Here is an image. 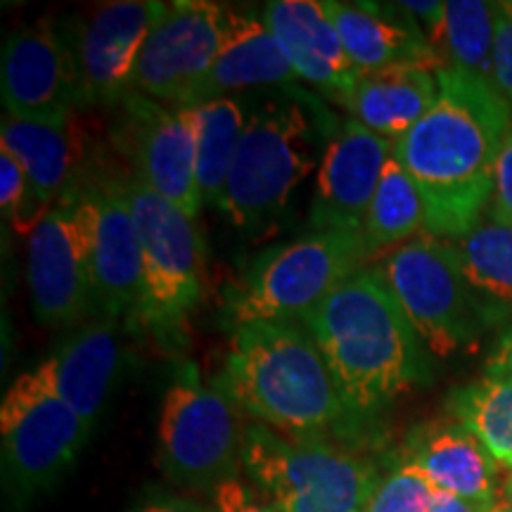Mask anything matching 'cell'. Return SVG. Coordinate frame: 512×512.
Listing matches in <instances>:
<instances>
[{
	"mask_svg": "<svg viewBox=\"0 0 512 512\" xmlns=\"http://www.w3.org/2000/svg\"><path fill=\"white\" fill-rule=\"evenodd\" d=\"M394 157L392 140L356 119L342 121L318 164L309 211L313 230L363 233L382 169Z\"/></svg>",
	"mask_w": 512,
	"mask_h": 512,
	"instance_id": "obj_16",
	"label": "cell"
},
{
	"mask_svg": "<svg viewBox=\"0 0 512 512\" xmlns=\"http://www.w3.org/2000/svg\"><path fill=\"white\" fill-rule=\"evenodd\" d=\"M211 505H214V512H280L240 477L216 486L211 494Z\"/></svg>",
	"mask_w": 512,
	"mask_h": 512,
	"instance_id": "obj_33",
	"label": "cell"
},
{
	"mask_svg": "<svg viewBox=\"0 0 512 512\" xmlns=\"http://www.w3.org/2000/svg\"><path fill=\"white\" fill-rule=\"evenodd\" d=\"M131 512H214V505L176 494H157L140 501Z\"/></svg>",
	"mask_w": 512,
	"mask_h": 512,
	"instance_id": "obj_35",
	"label": "cell"
},
{
	"mask_svg": "<svg viewBox=\"0 0 512 512\" xmlns=\"http://www.w3.org/2000/svg\"><path fill=\"white\" fill-rule=\"evenodd\" d=\"M221 375L245 415L287 437H325L351 415L311 332L294 320L230 330Z\"/></svg>",
	"mask_w": 512,
	"mask_h": 512,
	"instance_id": "obj_3",
	"label": "cell"
},
{
	"mask_svg": "<svg viewBox=\"0 0 512 512\" xmlns=\"http://www.w3.org/2000/svg\"><path fill=\"white\" fill-rule=\"evenodd\" d=\"M494 508L496 505L467 501V498L437 491V498H434L430 512H494Z\"/></svg>",
	"mask_w": 512,
	"mask_h": 512,
	"instance_id": "obj_37",
	"label": "cell"
},
{
	"mask_svg": "<svg viewBox=\"0 0 512 512\" xmlns=\"http://www.w3.org/2000/svg\"><path fill=\"white\" fill-rule=\"evenodd\" d=\"M0 98L8 117L60 119L81 110L72 31L43 17L5 38Z\"/></svg>",
	"mask_w": 512,
	"mask_h": 512,
	"instance_id": "obj_14",
	"label": "cell"
},
{
	"mask_svg": "<svg viewBox=\"0 0 512 512\" xmlns=\"http://www.w3.org/2000/svg\"><path fill=\"white\" fill-rule=\"evenodd\" d=\"M498 498H505V501H512V472L508 477H505V482L501 486V496Z\"/></svg>",
	"mask_w": 512,
	"mask_h": 512,
	"instance_id": "obj_38",
	"label": "cell"
},
{
	"mask_svg": "<svg viewBox=\"0 0 512 512\" xmlns=\"http://www.w3.org/2000/svg\"><path fill=\"white\" fill-rule=\"evenodd\" d=\"M93 211V285L98 318L140 320L145 302L143 247L119 176L88 183Z\"/></svg>",
	"mask_w": 512,
	"mask_h": 512,
	"instance_id": "obj_17",
	"label": "cell"
},
{
	"mask_svg": "<svg viewBox=\"0 0 512 512\" xmlns=\"http://www.w3.org/2000/svg\"><path fill=\"white\" fill-rule=\"evenodd\" d=\"M494 88L512 107V15L503 3H494Z\"/></svg>",
	"mask_w": 512,
	"mask_h": 512,
	"instance_id": "obj_32",
	"label": "cell"
},
{
	"mask_svg": "<svg viewBox=\"0 0 512 512\" xmlns=\"http://www.w3.org/2000/svg\"><path fill=\"white\" fill-rule=\"evenodd\" d=\"M366 235L313 230L259 254L228 287L223 318L230 330L256 320H302L344 280L370 266Z\"/></svg>",
	"mask_w": 512,
	"mask_h": 512,
	"instance_id": "obj_5",
	"label": "cell"
},
{
	"mask_svg": "<svg viewBox=\"0 0 512 512\" xmlns=\"http://www.w3.org/2000/svg\"><path fill=\"white\" fill-rule=\"evenodd\" d=\"M297 81L283 48L266 29L261 10H238L230 5L226 41L192 105L230 98V93L247 88H290Z\"/></svg>",
	"mask_w": 512,
	"mask_h": 512,
	"instance_id": "obj_23",
	"label": "cell"
},
{
	"mask_svg": "<svg viewBox=\"0 0 512 512\" xmlns=\"http://www.w3.org/2000/svg\"><path fill=\"white\" fill-rule=\"evenodd\" d=\"M0 145L8 147L27 171L38 221L46 219L64 192L81 183L88 138L76 112L60 119H15L5 114Z\"/></svg>",
	"mask_w": 512,
	"mask_h": 512,
	"instance_id": "obj_20",
	"label": "cell"
},
{
	"mask_svg": "<svg viewBox=\"0 0 512 512\" xmlns=\"http://www.w3.org/2000/svg\"><path fill=\"white\" fill-rule=\"evenodd\" d=\"M494 512H512V501H505V498H498Z\"/></svg>",
	"mask_w": 512,
	"mask_h": 512,
	"instance_id": "obj_39",
	"label": "cell"
},
{
	"mask_svg": "<svg viewBox=\"0 0 512 512\" xmlns=\"http://www.w3.org/2000/svg\"><path fill=\"white\" fill-rule=\"evenodd\" d=\"M503 8H505V10H508V12H510V15H512V0H505V3H503Z\"/></svg>",
	"mask_w": 512,
	"mask_h": 512,
	"instance_id": "obj_40",
	"label": "cell"
},
{
	"mask_svg": "<svg viewBox=\"0 0 512 512\" xmlns=\"http://www.w3.org/2000/svg\"><path fill=\"white\" fill-rule=\"evenodd\" d=\"M408 463H413L437 491L467 501L496 505L501 496L498 465L470 430L460 422H430L408 441Z\"/></svg>",
	"mask_w": 512,
	"mask_h": 512,
	"instance_id": "obj_22",
	"label": "cell"
},
{
	"mask_svg": "<svg viewBox=\"0 0 512 512\" xmlns=\"http://www.w3.org/2000/svg\"><path fill=\"white\" fill-rule=\"evenodd\" d=\"M119 185L143 247L145 302L138 323L159 339H178L207 294V242L197 219L136 176H119Z\"/></svg>",
	"mask_w": 512,
	"mask_h": 512,
	"instance_id": "obj_8",
	"label": "cell"
},
{
	"mask_svg": "<svg viewBox=\"0 0 512 512\" xmlns=\"http://www.w3.org/2000/svg\"><path fill=\"white\" fill-rule=\"evenodd\" d=\"M245 411L223 375L204 380L185 363L166 389L157 425V465L166 479L214 494L245 470Z\"/></svg>",
	"mask_w": 512,
	"mask_h": 512,
	"instance_id": "obj_7",
	"label": "cell"
},
{
	"mask_svg": "<svg viewBox=\"0 0 512 512\" xmlns=\"http://www.w3.org/2000/svg\"><path fill=\"white\" fill-rule=\"evenodd\" d=\"M439 100L406 136L394 159L425 204V233L460 240L494 200L496 166L512 131V107L489 83L441 69Z\"/></svg>",
	"mask_w": 512,
	"mask_h": 512,
	"instance_id": "obj_1",
	"label": "cell"
},
{
	"mask_svg": "<svg viewBox=\"0 0 512 512\" xmlns=\"http://www.w3.org/2000/svg\"><path fill=\"white\" fill-rule=\"evenodd\" d=\"M228 12L230 5L211 0L164 3L140 50L128 93L190 107L226 41Z\"/></svg>",
	"mask_w": 512,
	"mask_h": 512,
	"instance_id": "obj_12",
	"label": "cell"
},
{
	"mask_svg": "<svg viewBox=\"0 0 512 512\" xmlns=\"http://www.w3.org/2000/svg\"><path fill=\"white\" fill-rule=\"evenodd\" d=\"M420 230H425V204L413 178L392 157L382 169L363 235L373 254L382 256L389 249L413 240Z\"/></svg>",
	"mask_w": 512,
	"mask_h": 512,
	"instance_id": "obj_28",
	"label": "cell"
},
{
	"mask_svg": "<svg viewBox=\"0 0 512 512\" xmlns=\"http://www.w3.org/2000/svg\"><path fill=\"white\" fill-rule=\"evenodd\" d=\"M489 211L496 214L498 219L512 223V131L505 140L501 157H498L494 200H491Z\"/></svg>",
	"mask_w": 512,
	"mask_h": 512,
	"instance_id": "obj_34",
	"label": "cell"
},
{
	"mask_svg": "<svg viewBox=\"0 0 512 512\" xmlns=\"http://www.w3.org/2000/svg\"><path fill=\"white\" fill-rule=\"evenodd\" d=\"M195 128L197 185L204 207L221 209L230 169L247 126V105L240 98H216L188 107Z\"/></svg>",
	"mask_w": 512,
	"mask_h": 512,
	"instance_id": "obj_25",
	"label": "cell"
},
{
	"mask_svg": "<svg viewBox=\"0 0 512 512\" xmlns=\"http://www.w3.org/2000/svg\"><path fill=\"white\" fill-rule=\"evenodd\" d=\"M494 377H510L512 380V328H508L498 337V342L486 358V373Z\"/></svg>",
	"mask_w": 512,
	"mask_h": 512,
	"instance_id": "obj_36",
	"label": "cell"
},
{
	"mask_svg": "<svg viewBox=\"0 0 512 512\" xmlns=\"http://www.w3.org/2000/svg\"><path fill=\"white\" fill-rule=\"evenodd\" d=\"M335 131L332 114L299 88L249 107L221 207L228 221L256 230L278 219Z\"/></svg>",
	"mask_w": 512,
	"mask_h": 512,
	"instance_id": "obj_4",
	"label": "cell"
},
{
	"mask_svg": "<svg viewBox=\"0 0 512 512\" xmlns=\"http://www.w3.org/2000/svg\"><path fill=\"white\" fill-rule=\"evenodd\" d=\"M261 19L297 79L344 107L363 74L349 60L325 5L320 0H271L261 8Z\"/></svg>",
	"mask_w": 512,
	"mask_h": 512,
	"instance_id": "obj_18",
	"label": "cell"
},
{
	"mask_svg": "<svg viewBox=\"0 0 512 512\" xmlns=\"http://www.w3.org/2000/svg\"><path fill=\"white\" fill-rule=\"evenodd\" d=\"M117 145L131 176L197 219L204 202L197 185L195 128L188 107L131 93L119 105Z\"/></svg>",
	"mask_w": 512,
	"mask_h": 512,
	"instance_id": "obj_13",
	"label": "cell"
},
{
	"mask_svg": "<svg viewBox=\"0 0 512 512\" xmlns=\"http://www.w3.org/2000/svg\"><path fill=\"white\" fill-rule=\"evenodd\" d=\"M437 100V72L425 67H389L363 74L344 107L358 124L396 143Z\"/></svg>",
	"mask_w": 512,
	"mask_h": 512,
	"instance_id": "obj_24",
	"label": "cell"
},
{
	"mask_svg": "<svg viewBox=\"0 0 512 512\" xmlns=\"http://www.w3.org/2000/svg\"><path fill=\"white\" fill-rule=\"evenodd\" d=\"M446 411L512 472V380L484 375L453 389Z\"/></svg>",
	"mask_w": 512,
	"mask_h": 512,
	"instance_id": "obj_27",
	"label": "cell"
},
{
	"mask_svg": "<svg viewBox=\"0 0 512 512\" xmlns=\"http://www.w3.org/2000/svg\"><path fill=\"white\" fill-rule=\"evenodd\" d=\"M0 209H3V219L10 223L17 235L31 238V233L41 223L34 211V202H31L27 171L3 145H0Z\"/></svg>",
	"mask_w": 512,
	"mask_h": 512,
	"instance_id": "obj_31",
	"label": "cell"
},
{
	"mask_svg": "<svg viewBox=\"0 0 512 512\" xmlns=\"http://www.w3.org/2000/svg\"><path fill=\"white\" fill-rule=\"evenodd\" d=\"M247 482L280 512H366L380 477L368 458L328 437H287L252 422Z\"/></svg>",
	"mask_w": 512,
	"mask_h": 512,
	"instance_id": "obj_6",
	"label": "cell"
},
{
	"mask_svg": "<svg viewBox=\"0 0 512 512\" xmlns=\"http://www.w3.org/2000/svg\"><path fill=\"white\" fill-rule=\"evenodd\" d=\"M299 323L311 332L349 413L368 418L430 380V356L375 266H366Z\"/></svg>",
	"mask_w": 512,
	"mask_h": 512,
	"instance_id": "obj_2",
	"label": "cell"
},
{
	"mask_svg": "<svg viewBox=\"0 0 512 512\" xmlns=\"http://www.w3.org/2000/svg\"><path fill=\"white\" fill-rule=\"evenodd\" d=\"M434 498L437 486L406 460L380 479L366 512H430Z\"/></svg>",
	"mask_w": 512,
	"mask_h": 512,
	"instance_id": "obj_30",
	"label": "cell"
},
{
	"mask_svg": "<svg viewBox=\"0 0 512 512\" xmlns=\"http://www.w3.org/2000/svg\"><path fill=\"white\" fill-rule=\"evenodd\" d=\"M119 323L117 318L88 320L64 339L53 356L38 363L57 396L67 401L91 430L110 401L119 375Z\"/></svg>",
	"mask_w": 512,
	"mask_h": 512,
	"instance_id": "obj_21",
	"label": "cell"
},
{
	"mask_svg": "<svg viewBox=\"0 0 512 512\" xmlns=\"http://www.w3.org/2000/svg\"><path fill=\"white\" fill-rule=\"evenodd\" d=\"M456 249L470 285L512 306V223L486 211L470 233L456 240Z\"/></svg>",
	"mask_w": 512,
	"mask_h": 512,
	"instance_id": "obj_29",
	"label": "cell"
},
{
	"mask_svg": "<svg viewBox=\"0 0 512 512\" xmlns=\"http://www.w3.org/2000/svg\"><path fill=\"white\" fill-rule=\"evenodd\" d=\"M91 427L62 401L41 366L19 375L0 403L3 484L15 505H27L60 482L79 458Z\"/></svg>",
	"mask_w": 512,
	"mask_h": 512,
	"instance_id": "obj_10",
	"label": "cell"
},
{
	"mask_svg": "<svg viewBox=\"0 0 512 512\" xmlns=\"http://www.w3.org/2000/svg\"><path fill=\"white\" fill-rule=\"evenodd\" d=\"M427 38L448 72L494 86V3L448 0L444 15L437 27L427 31Z\"/></svg>",
	"mask_w": 512,
	"mask_h": 512,
	"instance_id": "obj_26",
	"label": "cell"
},
{
	"mask_svg": "<svg viewBox=\"0 0 512 512\" xmlns=\"http://www.w3.org/2000/svg\"><path fill=\"white\" fill-rule=\"evenodd\" d=\"M27 285L34 318L43 328H81L98 318L88 183L64 192L31 233Z\"/></svg>",
	"mask_w": 512,
	"mask_h": 512,
	"instance_id": "obj_11",
	"label": "cell"
},
{
	"mask_svg": "<svg viewBox=\"0 0 512 512\" xmlns=\"http://www.w3.org/2000/svg\"><path fill=\"white\" fill-rule=\"evenodd\" d=\"M375 268L432 354L467 347L489 323V309L465 278L456 242L422 233L382 254Z\"/></svg>",
	"mask_w": 512,
	"mask_h": 512,
	"instance_id": "obj_9",
	"label": "cell"
},
{
	"mask_svg": "<svg viewBox=\"0 0 512 512\" xmlns=\"http://www.w3.org/2000/svg\"><path fill=\"white\" fill-rule=\"evenodd\" d=\"M349 60L361 74L389 67H425L441 72L422 24L401 3H339L323 0Z\"/></svg>",
	"mask_w": 512,
	"mask_h": 512,
	"instance_id": "obj_19",
	"label": "cell"
},
{
	"mask_svg": "<svg viewBox=\"0 0 512 512\" xmlns=\"http://www.w3.org/2000/svg\"><path fill=\"white\" fill-rule=\"evenodd\" d=\"M162 10L164 3L155 0H107L69 29L79 64L81 110L119 107L131 95L140 50Z\"/></svg>",
	"mask_w": 512,
	"mask_h": 512,
	"instance_id": "obj_15",
	"label": "cell"
}]
</instances>
